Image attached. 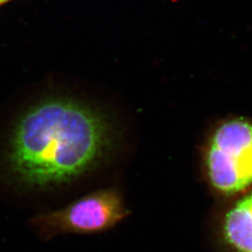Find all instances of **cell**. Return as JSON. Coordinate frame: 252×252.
<instances>
[{
    "label": "cell",
    "mask_w": 252,
    "mask_h": 252,
    "mask_svg": "<svg viewBox=\"0 0 252 252\" xmlns=\"http://www.w3.org/2000/svg\"><path fill=\"white\" fill-rule=\"evenodd\" d=\"M111 141L106 120L77 100L54 97L28 108L12 131L9 169L28 188L59 185L99 161Z\"/></svg>",
    "instance_id": "obj_1"
},
{
    "label": "cell",
    "mask_w": 252,
    "mask_h": 252,
    "mask_svg": "<svg viewBox=\"0 0 252 252\" xmlns=\"http://www.w3.org/2000/svg\"><path fill=\"white\" fill-rule=\"evenodd\" d=\"M223 235L234 252H252V192L227 212Z\"/></svg>",
    "instance_id": "obj_4"
},
{
    "label": "cell",
    "mask_w": 252,
    "mask_h": 252,
    "mask_svg": "<svg viewBox=\"0 0 252 252\" xmlns=\"http://www.w3.org/2000/svg\"><path fill=\"white\" fill-rule=\"evenodd\" d=\"M205 165L211 186L233 195L252 184V122L231 118L221 122L209 135Z\"/></svg>",
    "instance_id": "obj_2"
},
{
    "label": "cell",
    "mask_w": 252,
    "mask_h": 252,
    "mask_svg": "<svg viewBox=\"0 0 252 252\" xmlns=\"http://www.w3.org/2000/svg\"><path fill=\"white\" fill-rule=\"evenodd\" d=\"M126 216L127 210L119 193L102 189L61 209L40 214L33 223L48 236L62 233L94 234L112 228Z\"/></svg>",
    "instance_id": "obj_3"
},
{
    "label": "cell",
    "mask_w": 252,
    "mask_h": 252,
    "mask_svg": "<svg viewBox=\"0 0 252 252\" xmlns=\"http://www.w3.org/2000/svg\"><path fill=\"white\" fill-rule=\"evenodd\" d=\"M8 0H0V4H2V3H4V2H7Z\"/></svg>",
    "instance_id": "obj_5"
}]
</instances>
